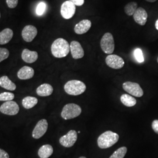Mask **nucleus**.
Here are the masks:
<instances>
[{
  "instance_id": "3",
  "label": "nucleus",
  "mask_w": 158,
  "mask_h": 158,
  "mask_svg": "<svg viewBox=\"0 0 158 158\" xmlns=\"http://www.w3.org/2000/svg\"><path fill=\"white\" fill-rule=\"evenodd\" d=\"M65 92L71 96H79L86 90V85L80 80H72L68 81L64 86Z\"/></svg>"
},
{
  "instance_id": "1",
  "label": "nucleus",
  "mask_w": 158,
  "mask_h": 158,
  "mask_svg": "<svg viewBox=\"0 0 158 158\" xmlns=\"http://www.w3.org/2000/svg\"><path fill=\"white\" fill-rule=\"evenodd\" d=\"M70 45L68 41L63 38H58L55 40L51 46V52L53 56L57 58H62L69 54Z\"/></svg>"
},
{
  "instance_id": "12",
  "label": "nucleus",
  "mask_w": 158,
  "mask_h": 158,
  "mask_svg": "<svg viewBox=\"0 0 158 158\" xmlns=\"http://www.w3.org/2000/svg\"><path fill=\"white\" fill-rule=\"evenodd\" d=\"M38 34V30L33 25L25 26L22 31L23 40L27 42H31L35 39Z\"/></svg>"
},
{
  "instance_id": "4",
  "label": "nucleus",
  "mask_w": 158,
  "mask_h": 158,
  "mask_svg": "<svg viewBox=\"0 0 158 158\" xmlns=\"http://www.w3.org/2000/svg\"><path fill=\"white\" fill-rule=\"evenodd\" d=\"M81 113V108L79 105L70 103L65 105L63 108L61 116L66 120L77 117Z\"/></svg>"
},
{
  "instance_id": "25",
  "label": "nucleus",
  "mask_w": 158,
  "mask_h": 158,
  "mask_svg": "<svg viewBox=\"0 0 158 158\" xmlns=\"http://www.w3.org/2000/svg\"><path fill=\"white\" fill-rule=\"evenodd\" d=\"M127 152V147H121L113 153L111 156L109 158H124Z\"/></svg>"
},
{
  "instance_id": "30",
  "label": "nucleus",
  "mask_w": 158,
  "mask_h": 158,
  "mask_svg": "<svg viewBox=\"0 0 158 158\" xmlns=\"http://www.w3.org/2000/svg\"><path fill=\"white\" fill-rule=\"evenodd\" d=\"M6 2L10 8H15L18 4V0H6Z\"/></svg>"
},
{
  "instance_id": "9",
  "label": "nucleus",
  "mask_w": 158,
  "mask_h": 158,
  "mask_svg": "<svg viewBox=\"0 0 158 158\" xmlns=\"http://www.w3.org/2000/svg\"><path fill=\"white\" fill-rule=\"evenodd\" d=\"M77 139V133L74 130H70L65 135L62 136L59 142L63 147L70 148L73 147Z\"/></svg>"
},
{
  "instance_id": "17",
  "label": "nucleus",
  "mask_w": 158,
  "mask_h": 158,
  "mask_svg": "<svg viewBox=\"0 0 158 158\" xmlns=\"http://www.w3.org/2000/svg\"><path fill=\"white\" fill-rule=\"evenodd\" d=\"M34 69L25 66L19 70L17 76L20 80H28L34 77Z\"/></svg>"
},
{
  "instance_id": "31",
  "label": "nucleus",
  "mask_w": 158,
  "mask_h": 158,
  "mask_svg": "<svg viewBox=\"0 0 158 158\" xmlns=\"http://www.w3.org/2000/svg\"><path fill=\"white\" fill-rule=\"evenodd\" d=\"M152 128L153 131L158 134V119H155L152 123Z\"/></svg>"
},
{
  "instance_id": "32",
  "label": "nucleus",
  "mask_w": 158,
  "mask_h": 158,
  "mask_svg": "<svg viewBox=\"0 0 158 158\" xmlns=\"http://www.w3.org/2000/svg\"><path fill=\"white\" fill-rule=\"evenodd\" d=\"M69 1L73 2L76 6H83L85 3V0H69Z\"/></svg>"
},
{
  "instance_id": "11",
  "label": "nucleus",
  "mask_w": 158,
  "mask_h": 158,
  "mask_svg": "<svg viewBox=\"0 0 158 158\" xmlns=\"http://www.w3.org/2000/svg\"><path fill=\"white\" fill-rule=\"evenodd\" d=\"M106 63L108 67L114 69H120L125 64L123 59L116 55H109L106 59Z\"/></svg>"
},
{
  "instance_id": "15",
  "label": "nucleus",
  "mask_w": 158,
  "mask_h": 158,
  "mask_svg": "<svg viewBox=\"0 0 158 158\" xmlns=\"http://www.w3.org/2000/svg\"><path fill=\"white\" fill-rule=\"evenodd\" d=\"M91 27V22L89 19H83L77 23L74 28V31L76 34L82 35L85 34L89 31Z\"/></svg>"
},
{
  "instance_id": "18",
  "label": "nucleus",
  "mask_w": 158,
  "mask_h": 158,
  "mask_svg": "<svg viewBox=\"0 0 158 158\" xmlns=\"http://www.w3.org/2000/svg\"><path fill=\"white\" fill-rule=\"evenodd\" d=\"M53 91V87L49 84H42L40 85L36 89V93L41 97H47L51 96Z\"/></svg>"
},
{
  "instance_id": "19",
  "label": "nucleus",
  "mask_w": 158,
  "mask_h": 158,
  "mask_svg": "<svg viewBox=\"0 0 158 158\" xmlns=\"http://www.w3.org/2000/svg\"><path fill=\"white\" fill-rule=\"evenodd\" d=\"M14 32L11 29L6 28L0 32V45L8 44L12 40Z\"/></svg>"
},
{
  "instance_id": "10",
  "label": "nucleus",
  "mask_w": 158,
  "mask_h": 158,
  "mask_svg": "<svg viewBox=\"0 0 158 158\" xmlns=\"http://www.w3.org/2000/svg\"><path fill=\"white\" fill-rule=\"evenodd\" d=\"M48 128V123L45 119L39 121L32 131V137L35 139H40L45 135Z\"/></svg>"
},
{
  "instance_id": "22",
  "label": "nucleus",
  "mask_w": 158,
  "mask_h": 158,
  "mask_svg": "<svg viewBox=\"0 0 158 158\" xmlns=\"http://www.w3.org/2000/svg\"><path fill=\"white\" fill-rule=\"evenodd\" d=\"M38 100L36 97L27 96L23 98L22 102L23 107L26 109H31L35 107L38 104Z\"/></svg>"
},
{
  "instance_id": "28",
  "label": "nucleus",
  "mask_w": 158,
  "mask_h": 158,
  "mask_svg": "<svg viewBox=\"0 0 158 158\" xmlns=\"http://www.w3.org/2000/svg\"><path fill=\"white\" fill-rule=\"evenodd\" d=\"M134 55L138 62L142 63L144 62V57H143L142 51L141 49L136 48L134 52Z\"/></svg>"
},
{
  "instance_id": "13",
  "label": "nucleus",
  "mask_w": 158,
  "mask_h": 158,
  "mask_svg": "<svg viewBox=\"0 0 158 158\" xmlns=\"http://www.w3.org/2000/svg\"><path fill=\"white\" fill-rule=\"evenodd\" d=\"M70 49L72 56L74 59H79L83 57L85 52L79 42L73 40L70 45Z\"/></svg>"
},
{
  "instance_id": "24",
  "label": "nucleus",
  "mask_w": 158,
  "mask_h": 158,
  "mask_svg": "<svg viewBox=\"0 0 158 158\" xmlns=\"http://www.w3.org/2000/svg\"><path fill=\"white\" fill-rule=\"evenodd\" d=\"M138 8V4L135 2H131L125 6L124 11L128 16H132L134 14Z\"/></svg>"
},
{
  "instance_id": "27",
  "label": "nucleus",
  "mask_w": 158,
  "mask_h": 158,
  "mask_svg": "<svg viewBox=\"0 0 158 158\" xmlns=\"http://www.w3.org/2000/svg\"><path fill=\"white\" fill-rule=\"evenodd\" d=\"M46 9V4L45 2H40L36 6V14L39 16L42 15L45 13Z\"/></svg>"
},
{
  "instance_id": "21",
  "label": "nucleus",
  "mask_w": 158,
  "mask_h": 158,
  "mask_svg": "<svg viewBox=\"0 0 158 158\" xmlns=\"http://www.w3.org/2000/svg\"><path fill=\"white\" fill-rule=\"evenodd\" d=\"M53 152V148L51 145H44L40 147L38 151V155L40 158H48Z\"/></svg>"
},
{
  "instance_id": "8",
  "label": "nucleus",
  "mask_w": 158,
  "mask_h": 158,
  "mask_svg": "<svg viewBox=\"0 0 158 158\" xmlns=\"http://www.w3.org/2000/svg\"><path fill=\"white\" fill-rule=\"evenodd\" d=\"M76 6L69 1L64 2L60 8V14L64 19H69L73 17L76 12Z\"/></svg>"
},
{
  "instance_id": "23",
  "label": "nucleus",
  "mask_w": 158,
  "mask_h": 158,
  "mask_svg": "<svg viewBox=\"0 0 158 158\" xmlns=\"http://www.w3.org/2000/svg\"><path fill=\"white\" fill-rule=\"evenodd\" d=\"M121 102L124 106L128 107H132L135 106L136 104L135 98L127 94H124L121 96Z\"/></svg>"
},
{
  "instance_id": "2",
  "label": "nucleus",
  "mask_w": 158,
  "mask_h": 158,
  "mask_svg": "<svg viewBox=\"0 0 158 158\" xmlns=\"http://www.w3.org/2000/svg\"><path fill=\"white\" fill-rule=\"evenodd\" d=\"M119 135L113 131H107L102 133L97 139L98 146L101 149H107L118 141Z\"/></svg>"
},
{
  "instance_id": "33",
  "label": "nucleus",
  "mask_w": 158,
  "mask_h": 158,
  "mask_svg": "<svg viewBox=\"0 0 158 158\" xmlns=\"http://www.w3.org/2000/svg\"><path fill=\"white\" fill-rule=\"evenodd\" d=\"M0 158H10V156L4 150L0 149Z\"/></svg>"
},
{
  "instance_id": "38",
  "label": "nucleus",
  "mask_w": 158,
  "mask_h": 158,
  "mask_svg": "<svg viewBox=\"0 0 158 158\" xmlns=\"http://www.w3.org/2000/svg\"><path fill=\"white\" fill-rule=\"evenodd\" d=\"M0 17H1V14H0Z\"/></svg>"
},
{
  "instance_id": "37",
  "label": "nucleus",
  "mask_w": 158,
  "mask_h": 158,
  "mask_svg": "<svg viewBox=\"0 0 158 158\" xmlns=\"http://www.w3.org/2000/svg\"><path fill=\"white\" fill-rule=\"evenodd\" d=\"M157 62H158V59H157Z\"/></svg>"
},
{
  "instance_id": "20",
  "label": "nucleus",
  "mask_w": 158,
  "mask_h": 158,
  "mask_svg": "<svg viewBox=\"0 0 158 158\" xmlns=\"http://www.w3.org/2000/svg\"><path fill=\"white\" fill-rule=\"evenodd\" d=\"M0 86L10 91L15 90L17 88L16 85L6 76H3L0 78Z\"/></svg>"
},
{
  "instance_id": "34",
  "label": "nucleus",
  "mask_w": 158,
  "mask_h": 158,
  "mask_svg": "<svg viewBox=\"0 0 158 158\" xmlns=\"http://www.w3.org/2000/svg\"><path fill=\"white\" fill-rule=\"evenodd\" d=\"M155 28H156L157 30H158V19L156 20V21L155 23Z\"/></svg>"
},
{
  "instance_id": "6",
  "label": "nucleus",
  "mask_w": 158,
  "mask_h": 158,
  "mask_svg": "<svg viewBox=\"0 0 158 158\" xmlns=\"http://www.w3.org/2000/svg\"><path fill=\"white\" fill-rule=\"evenodd\" d=\"M123 87L125 91L136 97H141L143 95V91L141 86L136 83L126 81L123 83Z\"/></svg>"
},
{
  "instance_id": "5",
  "label": "nucleus",
  "mask_w": 158,
  "mask_h": 158,
  "mask_svg": "<svg viewBox=\"0 0 158 158\" xmlns=\"http://www.w3.org/2000/svg\"><path fill=\"white\" fill-rule=\"evenodd\" d=\"M100 46L102 51L108 55H111L114 51L115 44L113 35L107 32L104 34L100 41Z\"/></svg>"
},
{
  "instance_id": "29",
  "label": "nucleus",
  "mask_w": 158,
  "mask_h": 158,
  "mask_svg": "<svg viewBox=\"0 0 158 158\" xmlns=\"http://www.w3.org/2000/svg\"><path fill=\"white\" fill-rule=\"evenodd\" d=\"M10 55L9 51L3 48H0V63L6 59Z\"/></svg>"
},
{
  "instance_id": "36",
  "label": "nucleus",
  "mask_w": 158,
  "mask_h": 158,
  "mask_svg": "<svg viewBox=\"0 0 158 158\" xmlns=\"http://www.w3.org/2000/svg\"><path fill=\"white\" fill-rule=\"evenodd\" d=\"M85 158V156H81V157H80V158Z\"/></svg>"
},
{
  "instance_id": "14",
  "label": "nucleus",
  "mask_w": 158,
  "mask_h": 158,
  "mask_svg": "<svg viewBox=\"0 0 158 158\" xmlns=\"http://www.w3.org/2000/svg\"><path fill=\"white\" fill-rule=\"evenodd\" d=\"M134 19L138 24L143 26L146 24L148 19V14L146 10L142 8H138L133 15Z\"/></svg>"
},
{
  "instance_id": "7",
  "label": "nucleus",
  "mask_w": 158,
  "mask_h": 158,
  "mask_svg": "<svg viewBox=\"0 0 158 158\" xmlns=\"http://www.w3.org/2000/svg\"><path fill=\"white\" fill-rule=\"evenodd\" d=\"M19 107L18 104L14 101L6 102L0 107L1 113L8 115H17L19 113Z\"/></svg>"
},
{
  "instance_id": "35",
  "label": "nucleus",
  "mask_w": 158,
  "mask_h": 158,
  "mask_svg": "<svg viewBox=\"0 0 158 158\" xmlns=\"http://www.w3.org/2000/svg\"><path fill=\"white\" fill-rule=\"evenodd\" d=\"M147 2H156L157 0H145Z\"/></svg>"
},
{
  "instance_id": "16",
  "label": "nucleus",
  "mask_w": 158,
  "mask_h": 158,
  "mask_svg": "<svg viewBox=\"0 0 158 158\" xmlns=\"http://www.w3.org/2000/svg\"><path fill=\"white\" fill-rule=\"evenodd\" d=\"M21 57L25 62L32 63L36 62L38 58V53L37 52L31 51L28 49H23Z\"/></svg>"
},
{
  "instance_id": "26",
  "label": "nucleus",
  "mask_w": 158,
  "mask_h": 158,
  "mask_svg": "<svg viewBox=\"0 0 158 158\" xmlns=\"http://www.w3.org/2000/svg\"><path fill=\"white\" fill-rule=\"evenodd\" d=\"M14 97H15L14 94L10 92H4L2 93H0V101H2V102L12 101Z\"/></svg>"
}]
</instances>
